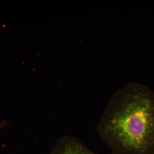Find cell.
Wrapping results in <instances>:
<instances>
[{"mask_svg": "<svg viewBox=\"0 0 154 154\" xmlns=\"http://www.w3.org/2000/svg\"><path fill=\"white\" fill-rule=\"evenodd\" d=\"M112 154H154V91L132 82L114 94L97 125Z\"/></svg>", "mask_w": 154, "mask_h": 154, "instance_id": "cell-1", "label": "cell"}, {"mask_svg": "<svg viewBox=\"0 0 154 154\" xmlns=\"http://www.w3.org/2000/svg\"><path fill=\"white\" fill-rule=\"evenodd\" d=\"M49 154H98L87 147L78 138L65 135L59 138Z\"/></svg>", "mask_w": 154, "mask_h": 154, "instance_id": "cell-2", "label": "cell"}, {"mask_svg": "<svg viewBox=\"0 0 154 154\" xmlns=\"http://www.w3.org/2000/svg\"><path fill=\"white\" fill-rule=\"evenodd\" d=\"M7 126V122L6 121H0V130L2 129Z\"/></svg>", "mask_w": 154, "mask_h": 154, "instance_id": "cell-3", "label": "cell"}]
</instances>
